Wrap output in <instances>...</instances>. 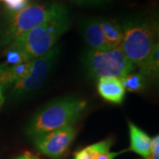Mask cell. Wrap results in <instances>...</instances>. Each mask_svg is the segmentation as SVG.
Listing matches in <instances>:
<instances>
[{
	"instance_id": "cell-1",
	"label": "cell",
	"mask_w": 159,
	"mask_h": 159,
	"mask_svg": "<svg viewBox=\"0 0 159 159\" xmlns=\"http://www.w3.org/2000/svg\"><path fill=\"white\" fill-rule=\"evenodd\" d=\"M87 102L74 97H65L51 101L39 109L29 119L25 134L30 139L51 131L74 125L81 119Z\"/></svg>"
},
{
	"instance_id": "cell-2",
	"label": "cell",
	"mask_w": 159,
	"mask_h": 159,
	"mask_svg": "<svg viewBox=\"0 0 159 159\" xmlns=\"http://www.w3.org/2000/svg\"><path fill=\"white\" fill-rule=\"evenodd\" d=\"M122 29L120 49L136 68L140 69L158 43V22L155 18L135 15L125 19Z\"/></svg>"
},
{
	"instance_id": "cell-3",
	"label": "cell",
	"mask_w": 159,
	"mask_h": 159,
	"mask_svg": "<svg viewBox=\"0 0 159 159\" xmlns=\"http://www.w3.org/2000/svg\"><path fill=\"white\" fill-rule=\"evenodd\" d=\"M68 13L67 8L58 3L29 5L21 11L11 13L2 29L0 45L8 46L29 30Z\"/></svg>"
},
{
	"instance_id": "cell-4",
	"label": "cell",
	"mask_w": 159,
	"mask_h": 159,
	"mask_svg": "<svg viewBox=\"0 0 159 159\" xmlns=\"http://www.w3.org/2000/svg\"><path fill=\"white\" fill-rule=\"evenodd\" d=\"M71 28L70 14L56 18L29 30L8 46L16 48L30 59L46 54L57 45L59 38Z\"/></svg>"
},
{
	"instance_id": "cell-5",
	"label": "cell",
	"mask_w": 159,
	"mask_h": 159,
	"mask_svg": "<svg viewBox=\"0 0 159 159\" xmlns=\"http://www.w3.org/2000/svg\"><path fill=\"white\" fill-rule=\"evenodd\" d=\"M83 65L88 76L94 80L107 77L122 79L136 70L120 47L107 50L89 49L83 56Z\"/></svg>"
},
{
	"instance_id": "cell-6",
	"label": "cell",
	"mask_w": 159,
	"mask_h": 159,
	"mask_svg": "<svg viewBox=\"0 0 159 159\" xmlns=\"http://www.w3.org/2000/svg\"><path fill=\"white\" fill-rule=\"evenodd\" d=\"M60 47L56 45L44 55L32 59L29 74L11 87V100H21L43 85L57 62Z\"/></svg>"
},
{
	"instance_id": "cell-7",
	"label": "cell",
	"mask_w": 159,
	"mask_h": 159,
	"mask_svg": "<svg viewBox=\"0 0 159 159\" xmlns=\"http://www.w3.org/2000/svg\"><path fill=\"white\" fill-rule=\"evenodd\" d=\"M74 125L32 138L34 148L51 159H60L67 153L76 136Z\"/></svg>"
},
{
	"instance_id": "cell-8",
	"label": "cell",
	"mask_w": 159,
	"mask_h": 159,
	"mask_svg": "<svg viewBox=\"0 0 159 159\" xmlns=\"http://www.w3.org/2000/svg\"><path fill=\"white\" fill-rule=\"evenodd\" d=\"M80 32L85 43L91 50L110 49L104 39L99 18H88L80 22Z\"/></svg>"
},
{
	"instance_id": "cell-9",
	"label": "cell",
	"mask_w": 159,
	"mask_h": 159,
	"mask_svg": "<svg viewBox=\"0 0 159 159\" xmlns=\"http://www.w3.org/2000/svg\"><path fill=\"white\" fill-rule=\"evenodd\" d=\"M97 92L102 99L114 104L122 103L125 95V89L120 79L111 77L98 79Z\"/></svg>"
},
{
	"instance_id": "cell-10",
	"label": "cell",
	"mask_w": 159,
	"mask_h": 159,
	"mask_svg": "<svg viewBox=\"0 0 159 159\" xmlns=\"http://www.w3.org/2000/svg\"><path fill=\"white\" fill-rule=\"evenodd\" d=\"M128 129L130 137L129 149L146 158L150 153L151 138L142 128L131 121H128Z\"/></svg>"
},
{
	"instance_id": "cell-11",
	"label": "cell",
	"mask_w": 159,
	"mask_h": 159,
	"mask_svg": "<svg viewBox=\"0 0 159 159\" xmlns=\"http://www.w3.org/2000/svg\"><path fill=\"white\" fill-rule=\"evenodd\" d=\"M104 39L110 49L119 48L123 40L122 26L115 20L100 19Z\"/></svg>"
},
{
	"instance_id": "cell-12",
	"label": "cell",
	"mask_w": 159,
	"mask_h": 159,
	"mask_svg": "<svg viewBox=\"0 0 159 159\" xmlns=\"http://www.w3.org/2000/svg\"><path fill=\"white\" fill-rule=\"evenodd\" d=\"M139 72L147 79H157L159 74V44L158 43L154 46L146 60L142 64Z\"/></svg>"
},
{
	"instance_id": "cell-13",
	"label": "cell",
	"mask_w": 159,
	"mask_h": 159,
	"mask_svg": "<svg viewBox=\"0 0 159 159\" xmlns=\"http://www.w3.org/2000/svg\"><path fill=\"white\" fill-rule=\"evenodd\" d=\"M125 90L132 93H140L147 85V79L140 72H133L120 79Z\"/></svg>"
},
{
	"instance_id": "cell-14",
	"label": "cell",
	"mask_w": 159,
	"mask_h": 159,
	"mask_svg": "<svg viewBox=\"0 0 159 159\" xmlns=\"http://www.w3.org/2000/svg\"><path fill=\"white\" fill-rule=\"evenodd\" d=\"M112 139L107 138L101 142L91 144V148L95 154V159H115L118 156L124 152H111L110 149L112 146Z\"/></svg>"
},
{
	"instance_id": "cell-15",
	"label": "cell",
	"mask_w": 159,
	"mask_h": 159,
	"mask_svg": "<svg viewBox=\"0 0 159 159\" xmlns=\"http://www.w3.org/2000/svg\"><path fill=\"white\" fill-rule=\"evenodd\" d=\"M5 57H6L5 63L9 66H15L20 63L32 60L25 53H23L22 51L11 46H7V48L5 51Z\"/></svg>"
},
{
	"instance_id": "cell-16",
	"label": "cell",
	"mask_w": 159,
	"mask_h": 159,
	"mask_svg": "<svg viewBox=\"0 0 159 159\" xmlns=\"http://www.w3.org/2000/svg\"><path fill=\"white\" fill-rule=\"evenodd\" d=\"M4 2L6 8L11 13L21 11L29 6V0H1Z\"/></svg>"
},
{
	"instance_id": "cell-17",
	"label": "cell",
	"mask_w": 159,
	"mask_h": 159,
	"mask_svg": "<svg viewBox=\"0 0 159 159\" xmlns=\"http://www.w3.org/2000/svg\"><path fill=\"white\" fill-rule=\"evenodd\" d=\"M145 159H159V136H154L151 139L150 153Z\"/></svg>"
},
{
	"instance_id": "cell-18",
	"label": "cell",
	"mask_w": 159,
	"mask_h": 159,
	"mask_svg": "<svg viewBox=\"0 0 159 159\" xmlns=\"http://www.w3.org/2000/svg\"><path fill=\"white\" fill-rule=\"evenodd\" d=\"M74 159H95V154L91 145L77 151L74 154Z\"/></svg>"
},
{
	"instance_id": "cell-19",
	"label": "cell",
	"mask_w": 159,
	"mask_h": 159,
	"mask_svg": "<svg viewBox=\"0 0 159 159\" xmlns=\"http://www.w3.org/2000/svg\"><path fill=\"white\" fill-rule=\"evenodd\" d=\"M4 68H5V63L0 64V79H1V75H2V73L4 71ZM6 88L2 85L1 80H0V108L3 106L4 102L6 101V97H5V92H6Z\"/></svg>"
},
{
	"instance_id": "cell-20",
	"label": "cell",
	"mask_w": 159,
	"mask_h": 159,
	"mask_svg": "<svg viewBox=\"0 0 159 159\" xmlns=\"http://www.w3.org/2000/svg\"><path fill=\"white\" fill-rule=\"evenodd\" d=\"M13 159H40V157L36 154L32 153L30 151H26Z\"/></svg>"
},
{
	"instance_id": "cell-21",
	"label": "cell",
	"mask_w": 159,
	"mask_h": 159,
	"mask_svg": "<svg viewBox=\"0 0 159 159\" xmlns=\"http://www.w3.org/2000/svg\"><path fill=\"white\" fill-rule=\"evenodd\" d=\"M73 1L78 5H89V4H97L103 0H73Z\"/></svg>"
}]
</instances>
